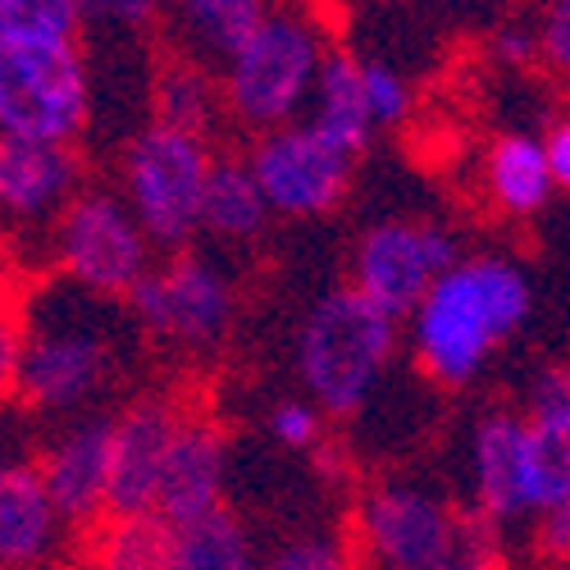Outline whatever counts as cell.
Here are the masks:
<instances>
[{
    "label": "cell",
    "mask_w": 570,
    "mask_h": 570,
    "mask_svg": "<svg viewBox=\"0 0 570 570\" xmlns=\"http://www.w3.org/2000/svg\"><path fill=\"white\" fill-rule=\"evenodd\" d=\"M91 128V65L78 46H0V137L78 147Z\"/></svg>",
    "instance_id": "cell-8"
},
{
    "label": "cell",
    "mask_w": 570,
    "mask_h": 570,
    "mask_svg": "<svg viewBox=\"0 0 570 570\" xmlns=\"http://www.w3.org/2000/svg\"><path fill=\"white\" fill-rule=\"evenodd\" d=\"M480 178H484V202L502 219H515V224L543 215L557 197V183H552V169L543 156V137L525 132V128L489 141Z\"/></svg>",
    "instance_id": "cell-18"
},
{
    "label": "cell",
    "mask_w": 570,
    "mask_h": 570,
    "mask_svg": "<svg viewBox=\"0 0 570 570\" xmlns=\"http://www.w3.org/2000/svg\"><path fill=\"white\" fill-rule=\"evenodd\" d=\"M328 51L334 37L311 0H274L261 23L215 65L228 124L256 137L302 119Z\"/></svg>",
    "instance_id": "cell-4"
},
{
    "label": "cell",
    "mask_w": 570,
    "mask_h": 570,
    "mask_svg": "<svg viewBox=\"0 0 570 570\" xmlns=\"http://www.w3.org/2000/svg\"><path fill=\"white\" fill-rule=\"evenodd\" d=\"M151 124L215 141V132L228 124L215 69L187 51L160 60V69L151 78Z\"/></svg>",
    "instance_id": "cell-19"
},
{
    "label": "cell",
    "mask_w": 570,
    "mask_h": 570,
    "mask_svg": "<svg viewBox=\"0 0 570 570\" xmlns=\"http://www.w3.org/2000/svg\"><path fill=\"white\" fill-rule=\"evenodd\" d=\"M261 570H361V557L338 530H297L261 552Z\"/></svg>",
    "instance_id": "cell-27"
},
{
    "label": "cell",
    "mask_w": 570,
    "mask_h": 570,
    "mask_svg": "<svg viewBox=\"0 0 570 570\" xmlns=\"http://www.w3.org/2000/svg\"><path fill=\"white\" fill-rule=\"evenodd\" d=\"M169 6L178 14L187 46H193L187 56L219 65L233 46L261 23V14L274 6V0H169Z\"/></svg>",
    "instance_id": "cell-23"
},
{
    "label": "cell",
    "mask_w": 570,
    "mask_h": 570,
    "mask_svg": "<svg viewBox=\"0 0 570 570\" xmlns=\"http://www.w3.org/2000/svg\"><path fill=\"white\" fill-rule=\"evenodd\" d=\"M315 132H324L334 147H343L347 156H365L370 141H374V124H370V110H365V91H361V56L343 51L334 46L315 78V91H311V106L302 115Z\"/></svg>",
    "instance_id": "cell-20"
},
{
    "label": "cell",
    "mask_w": 570,
    "mask_h": 570,
    "mask_svg": "<svg viewBox=\"0 0 570 570\" xmlns=\"http://www.w3.org/2000/svg\"><path fill=\"white\" fill-rule=\"evenodd\" d=\"M243 165L252 169L274 219L334 215L343 206V197L352 193V174H356V156L334 147V141L315 132L306 119L256 132L243 151Z\"/></svg>",
    "instance_id": "cell-11"
},
{
    "label": "cell",
    "mask_w": 570,
    "mask_h": 570,
    "mask_svg": "<svg viewBox=\"0 0 570 570\" xmlns=\"http://www.w3.org/2000/svg\"><path fill=\"white\" fill-rule=\"evenodd\" d=\"M439 570H502V534L465 507L461 534H456L452 552L439 561Z\"/></svg>",
    "instance_id": "cell-31"
},
{
    "label": "cell",
    "mask_w": 570,
    "mask_h": 570,
    "mask_svg": "<svg viewBox=\"0 0 570 570\" xmlns=\"http://www.w3.org/2000/svg\"><path fill=\"white\" fill-rule=\"evenodd\" d=\"M543 156H548V169H552L557 193L570 197V110L548 124V132H543Z\"/></svg>",
    "instance_id": "cell-36"
},
{
    "label": "cell",
    "mask_w": 570,
    "mask_h": 570,
    "mask_svg": "<svg viewBox=\"0 0 570 570\" xmlns=\"http://www.w3.org/2000/svg\"><path fill=\"white\" fill-rule=\"evenodd\" d=\"M115 302L87 297L60 278L56 306L41 297L23 315V361L14 397L46 420H73L101 411L119 374V320Z\"/></svg>",
    "instance_id": "cell-2"
},
{
    "label": "cell",
    "mask_w": 570,
    "mask_h": 570,
    "mask_svg": "<svg viewBox=\"0 0 570 570\" xmlns=\"http://www.w3.org/2000/svg\"><path fill=\"white\" fill-rule=\"evenodd\" d=\"M465 484L470 511L502 534L520 520H534L530 480V430L520 406H489L474 415L465 439Z\"/></svg>",
    "instance_id": "cell-13"
},
{
    "label": "cell",
    "mask_w": 570,
    "mask_h": 570,
    "mask_svg": "<svg viewBox=\"0 0 570 570\" xmlns=\"http://www.w3.org/2000/svg\"><path fill=\"white\" fill-rule=\"evenodd\" d=\"M183 402L169 393H141L115 411L110 443V520H147L156 515L160 465L183 420Z\"/></svg>",
    "instance_id": "cell-14"
},
{
    "label": "cell",
    "mask_w": 570,
    "mask_h": 570,
    "mask_svg": "<svg viewBox=\"0 0 570 570\" xmlns=\"http://www.w3.org/2000/svg\"><path fill=\"white\" fill-rule=\"evenodd\" d=\"M361 91H365V110H370L374 132L402 128L411 119V110H415L411 78L397 65L379 60V56H361Z\"/></svg>",
    "instance_id": "cell-29"
},
{
    "label": "cell",
    "mask_w": 570,
    "mask_h": 570,
    "mask_svg": "<svg viewBox=\"0 0 570 570\" xmlns=\"http://www.w3.org/2000/svg\"><path fill=\"white\" fill-rule=\"evenodd\" d=\"M228 461H233V448L224 424L197 411H183L160 465V489H156L160 525H183V520L228 507Z\"/></svg>",
    "instance_id": "cell-15"
},
{
    "label": "cell",
    "mask_w": 570,
    "mask_h": 570,
    "mask_svg": "<svg viewBox=\"0 0 570 570\" xmlns=\"http://www.w3.org/2000/svg\"><path fill=\"white\" fill-rule=\"evenodd\" d=\"M110 443L115 411H87L37 448L41 484L73 534H97L110 520Z\"/></svg>",
    "instance_id": "cell-12"
},
{
    "label": "cell",
    "mask_w": 570,
    "mask_h": 570,
    "mask_svg": "<svg viewBox=\"0 0 570 570\" xmlns=\"http://www.w3.org/2000/svg\"><path fill=\"white\" fill-rule=\"evenodd\" d=\"M402 352V324L365 302L352 283L315 293L293 328L297 393L328 420H356L374 406Z\"/></svg>",
    "instance_id": "cell-3"
},
{
    "label": "cell",
    "mask_w": 570,
    "mask_h": 570,
    "mask_svg": "<svg viewBox=\"0 0 570 570\" xmlns=\"http://www.w3.org/2000/svg\"><path fill=\"white\" fill-rule=\"evenodd\" d=\"M530 430V480L534 515L548 507H570V402L548 411H520Z\"/></svg>",
    "instance_id": "cell-24"
},
{
    "label": "cell",
    "mask_w": 570,
    "mask_h": 570,
    "mask_svg": "<svg viewBox=\"0 0 570 570\" xmlns=\"http://www.w3.org/2000/svg\"><path fill=\"white\" fill-rule=\"evenodd\" d=\"M51 252L69 288L101 302H124L137 278L156 265V247L128 215L124 197L87 183L51 224Z\"/></svg>",
    "instance_id": "cell-9"
},
{
    "label": "cell",
    "mask_w": 570,
    "mask_h": 570,
    "mask_svg": "<svg viewBox=\"0 0 570 570\" xmlns=\"http://www.w3.org/2000/svg\"><path fill=\"white\" fill-rule=\"evenodd\" d=\"M69 543L73 530L46 493L37 456L0 452V570H56Z\"/></svg>",
    "instance_id": "cell-16"
},
{
    "label": "cell",
    "mask_w": 570,
    "mask_h": 570,
    "mask_svg": "<svg viewBox=\"0 0 570 570\" xmlns=\"http://www.w3.org/2000/svg\"><path fill=\"white\" fill-rule=\"evenodd\" d=\"M19 361H23V315L0 311V397L19 389Z\"/></svg>",
    "instance_id": "cell-35"
},
{
    "label": "cell",
    "mask_w": 570,
    "mask_h": 570,
    "mask_svg": "<svg viewBox=\"0 0 570 570\" xmlns=\"http://www.w3.org/2000/svg\"><path fill=\"white\" fill-rule=\"evenodd\" d=\"M261 543L233 507L165 525V570H261Z\"/></svg>",
    "instance_id": "cell-21"
},
{
    "label": "cell",
    "mask_w": 570,
    "mask_h": 570,
    "mask_svg": "<svg viewBox=\"0 0 570 570\" xmlns=\"http://www.w3.org/2000/svg\"><path fill=\"white\" fill-rule=\"evenodd\" d=\"M489 65L502 69V73H530L539 69V41H534V28L530 19H507L489 32Z\"/></svg>",
    "instance_id": "cell-32"
},
{
    "label": "cell",
    "mask_w": 570,
    "mask_h": 570,
    "mask_svg": "<svg viewBox=\"0 0 570 570\" xmlns=\"http://www.w3.org/2000/svg\"><path fill=\"white\" fill-rule=\"evenodd\" d=\"M78 193V147H41V141L0 137V224L6 228H51Z\"/></svg>",
    "instance_id": "cell-17"
},
{
    "label": "cell",
    "mask_w": 570,
    "mask_h": 570,
    "mask_svg": "<svg viewBox=\"0 0 570 570\" xmlns=\"http://www.w3.org/2000/svg\"><path fill=\"white\" fill-rule=\"evenodd\" d=\"M534 552L548 566L570 561V507H548L534 515Z\"/></svg>",
    "instance_id": "cell-34"
},
{
    "label": "cell",
    "mask_w": 570,
    "mask_h": 570,
    "mask_svg": "<svg viewBox=\"0 0 570 570\" xmlns=\"http://www.w3.org/2000/svg\"><path fill=\"white\" fill-rule=\"evenodd\" d=\"M461 256L456 233L430 215H384L356 233L347 283L397 324L434 288V278Z\"/></svg>",
    "instance_id": "cell-10"
},
{
    "label": "cell",
    "mask_w": 570,
    "mask_h": 570,
    "mask_svg": "<svg viewBox=\"0 0 570 570\" xmlns=\"http://www.w3.org/2000/svg\"><path fill=\"white\" fill-rule=\"evenodd\" d=\"M124 306L151 343L178 352H215L243 315V288L219 252L183 247L141 274Z\"/></svg>",
    "instance_id": "cell-6"
},
{
    "label": "cell",
    "mask_w": 570,
    "mask_h": 570,
    "mask_svg": "<svg viewBox=\"0 0 570 570\" xmlns=\"http://www.w3.org/2000/svg\"><path fill=\"white\" fill-rule=\"evenodd\" d=\"M91 570H165V525L147 520H106L91 534Z\"/></svg>",
    "instance_id": "cell-26"
},
{
    "label": "cell",
    "mask_w": 570,
    "mask_h": 570,
    "mask_svg": "<svg viewBox=\"0 0 570 570\" xmlns=\"http://www.w3.org/2000/svg\"><path fill=\"white\" fill-rule=\"evenodd\" d=\"M534 269L515 252H461L402 320L415 370L443 393H465L530 324Z\"/></svg>",
    "instance_id": "cell-1"
},
{
    "label": "cell",
    "mask_w": 570,
    "mask_h": 570,
    "mask_svg": "<svg viewBox=\"0 0 570 570\" xmlns=\"http://www.w3.org/2000/svg\"><path fill=\"white\" fill-rule=\"evenodd\" d=\"M82 28L78 0H0V46H78Z\"/></svg>",
    "instance_id": "cell-25"
},
{
    "label": "cell",
    "mask_w": 570,
    "mask_h": 570,
    "mask_svg": "<svg viewBox=\"0 0 570 570\" xmlns=\"http://www.w3.org/2000/svg\"><path fill=\"white\" fill-rule=\"evenodd\" d=\"M530 28L539 41V69L570 82V0H539Z\"/></svg>",
    "instance_id": "cell-30"
},
{
    "label": "cell",
    "mask_w": 570,
    "mask_h": 570,
    "mask_svg": "<svg viewBox=\"0 0 570 570\" xmlns=\"http://www.w3.org/2000/svg\"><path fill=\"white\" fill-rule=\"evenodd\" d=\"M465 520V502L420 474H384L361 489L352 548L361 570H439Z\"/></svg>",
    "instance_id": "cell-7"
},
{
    "label": "cell",
    "mask_w": 570,
    "mask_h": 570,
    "mask_svg": "<svg viewBox=\"0 0 570 570\" xmlns=\"http://www.w3.org/2000/svg\"><path fill=\"white\" fill-rule=\"evenodd\" d=\"M87 23H106L119 32H147L160 19L165 0H78Z\"/></svg>",
    "instance_id": "cell-33"
},
{
    "label": "cell",
    "mask_w": 570,
    "mask_h": 570,
    "mask_svg": "<svg viewBox=\"0 0 570 570\" xmlns=\"http://www.w3.org/2000/svg\"><path fill=\"white\" fill-rule=\"evenodd\" d=\"M265 434H269L274 448L293 452V456H320L324 452V439H328V415L311 397L288 393V397H274L269 402Z\"/></svg>",
    "instance_id": "cell-28"
},
{
    "label": "cell",
    "mask_w": 570,
    "mask_h": 570,
    "mask_svg": "<svg viewBox=\"0 0 570 570\" xmlns=\"http://www.w3.org/2000/svg\"><path fill=\"white\" fill-rule=\"evenodd\" d=\"M269 206L261 197V187L243 156H219L210 165L206 193H202V237H210L215 247H247L265 233Z\"/></svg>",
    "instance_id": "cell-22"
},
{
    "label": "cell",
    "mask_w": 570,
    "mask_h": 570,
    "mask_svg": "<svg viewBox=\"0 0 570 570\" xmlns=\"http://www.w3.org/2000/svg\"><path fill=\"white\" fill-rule=\"evenodd\" d=\"M215 165V141L187 137L160 124H141L119 156V197L141 224L156 256L197 247L202 193Z\"/></svg>",
    "instance_id": "cell-5"
}]
</instances>
